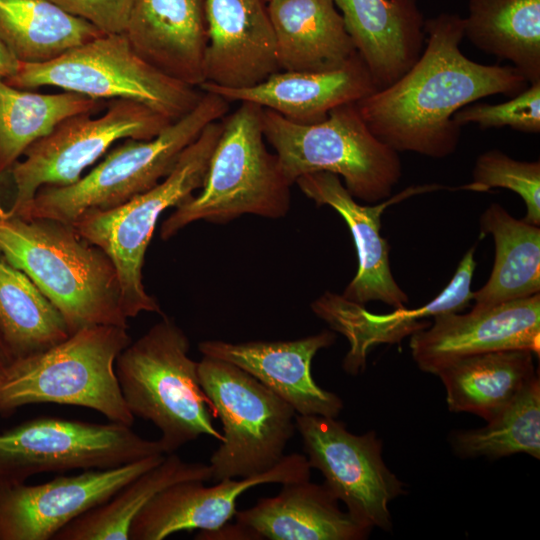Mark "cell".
Wrapping results in <instances>:
<instances>
[{
    "label": "cell",
    "instance_id": "obj_21",
    "mask_svg": "<svg viewBox=\"0 0 540 540\" xmlns=\"http://www.w3.org/2000/svg\"><path fill=\"white\" fill-rule=\"evenodd\" d=\"M124 34L160 72L196 88L205 83L204 0H134Z\"/></svg>",
    "mask_w": 540,
    "mask_h": 540
},
{
    "label": "cell",
    "instance_id": "obj_28",
    "mask_svg": "<svg viewBox=\"0 0 540 540\" xmlns=\"http://www.w3.org/2000/svg\"><path fill=\"white\" fill-rule=\"evenodd\" d=\"M211 479L209 464L187 462L175 452L165 454L158 465L138 475L106 501L68 523L53 540H129L132 521L159 492L178 482H205Z\"/></svg>",
    "mask_w": 540,
    "mask_h": 540
},
{
    "label": "cell",
    "instance_id": "obj_9",
    "mask_svg": "<svg viewBox=\"0 0 540 540\" xmlns=\"http://www.w3.org/2000/svg\"><path fill=\"white\" fill-rule=\"evenodd\" d=\"M5 81L20 89L58 87L100 101L129 99L171 121L193 110L203 95L144 61L124 33L103 34L47 62H19Z\"/></svg>",
    "mask_w": 540,
    "mask_h": 540
},
{
    "label": "cell",
    "instance_id": "obj_16",
    "mask_svg": "<svg viewBox=\"0 0 540 540\" xmlns=\"http://www.w3.org/2000/svg\"><path fill=\"white\" fill-rule=\"evenodd\" d=\"M295 184L317 206L333 208L344 219L352 235L358 268L341 295L363 306L371 301H381L394 309L405 308L409 296L392 274L390 246L380 234L381 216L393 204L444 187L437 184L410 186L375 205H362L348 192L340 177L330 172L305 174Z\"/></svg>",
    "mask_w": 540,
    "mask_h": 540
},
{
    "label": "cell",
    "instance_id": "obj_37",
    "mask_svg": "<svg viewBox=\"0 0 540 540\" xmlns=\"http://www.w3.org/2000/svg\"><path fill=\"white\" fill-rule=\"evenodd\" d=\"M18 65L19 61L0 40V79L6 80L12 77L16 73Z\"/></svg>",
    "mask_w": 540,
    "mask_h": 540
},
{
    "label": "cell",
    "instance_id": "obj_32",
    "mask_svg": "<svg viewBox=\"0 0 540 540\" xmlns=\"http://www.w3.org/2000/svg\"><path fill=\"white\" fill-rule=\"evenodd\" d=\"M69 335L57 308L0 252V337L11 359L45 350Z\"/></svg>",
    "mask_w": 540,
    "mask_h": 540
},
{
    "label": "cell",
    "instance_id": "obj_10",
    "mask_svg": "<svg viewBox=\"0 0 540 540\" xmlns=\"http://www.w3.org/2000/svg\"><path fill=\"white\" fill-rule=\"evenodd\" d=\"M198 376L223 426L209 462L211 480L260 475L275 467L296 431L295 410L229 362L203 356Z\"/></svg>",
    "mask_w": 540,
    "mask_h": 540
},
{
    "label": "cell",
    "instance_id": "obj_17",
    "mask_svg": "<svg viewBox=\"0 0 540 540\" xmlns=\"http://www.w3.org/2000/svg\"><path fill=\"white\" fill-rule=\"evenodd\" d=\"M310 470L306 456L292 453L260 475L226 478L210 487L200 480L175 483L154 496L137 514L129 529V540H162L176 532L197 529L214 532L235 516L237 499L245 491L261 484L308 480Z\"/></svg>",
    "mask_w": 540,
    "mask_h": 540
},
{
    "label": "cell",
    "instance_id": "obj_36",
    "mask_svg": "<svg viewBox=\"0 0 540 540\" xmlns=\"http://www.w3.org/2000/svg\"><path fill=\"white\" fill-rule=\"evenodd\" d=\"M104 34L124 33L134 0H51Z\"/></svg>",
    "mask_w": 540,
    "mask_h": 540
},
{
    "label": "cell",
    "instance_id": "obj_23",
    "mask_svg": "<svg viewBox=\"0 0 540 540\" xmlns=\"http://www.w3.org/2000/svg\"><path fill=\"white\" fill-rule=\"evenodd\" d=\"M228 102L248 101L270 109L298 124H315L343 104L353 103L376 90L371 74L357 53L342 68L323 72L278 71L246 88H224L203 83Z\"/></svg>",
    "mask_w": 540,
    "mask_h": 540
},
{
    "label": "cell",
    "instance_id": "obj_34",
    "mask_svg": "<svg viewBox=\"0 0 540 540\" xmlns=\"http://www.w3.org/2000/svg\"><path fill=\"white\" fill-rule=\"evenodd\" d=\"M505 188L517 193L524 201L523 220L540 225V162L519 161L498 149L488 150L476 159L472 181L460 189L486 192Z\"/></svg>",
    "mask_w": 540,
    "mask_h": 540
},
{
    "label": "cell",
    "instance_id": "obj_11",
    "mask_svg": "<svg viewBox=\"0 0 540 540\" xmlns=\"http://www.w3.org/2000/svg\"><path fill=\"white\" fill-rule=\"evenodd\" d=\"M71 116L37 140L8 171L15 186L9 216L17 215L43 187L68 186L104 156L115 142L149 140L171 121L150 107L129 99H114L105 112Z\"/></svg>",
    "mask_w": 540,
    "mask_h": 540
},
{
    "label": "cell",
    "instance_id": "obj_31",
    "mask_svg": "<svg viewBox=\"0 0 540 540\" xmlns=\"http://www.w3.org/2000/svg\"><path fill=\"white\" fill-rule=\"evenodd\" d=\"M101 104L100 100L71 91L31 92L0 79V175L62 121L77 114L94 113Z\"/></svg>",
    "mask_w": 540,
    "mask_h": 540
},
{
    "label": "cell",
    "instance_id": "obj_2",
    "mask_svg": "<svg viewBox=\"0 0 540 540\" xmlns=\"http://www.w3.org/2000/svg\"><path fill=\"white\" fill-rule=\"evenodd\" d=\"M0 252L57 308L70 334L98 325L128 327L111 260L72 224L0 218Z\"/></svg>",
    "mask_w": 540,
    "mask_h": 540
},
{
    "label": "cell",
    "instance_id": "obj_18",
    "mask_svg": "<svg viewBox=\"0 0 540 540\" xmlns=\"http://www.w3.org/2000/svg\"><path fill=\"white\" fill-rule=\"evenodd\" d=\"M475 246L462 257L450 282L431 301L415 309H394L391 313L376 314L365 306L326 291L310 307L330 329L342 334L349 343L342 367L356 376L366 367L369 351L380 344H397L407 336L430 326L436 315L460 312L472 301L471 290L476 268Z\"/></svg>",
    "mask_w": 540,
    "mask_h": 540
},
{
    "label": "cell",
    "instance_id": "obj_35",
    "mask_svg": "<svg viewBox=\"0 0 540 540\" xmlns=\"http://www.w3.org/2000/svg\"><path fill=\"white\" fill-rule=\"evenodd\" d=\"M453 121L460 127L466 124H476L481 129L507 126L537 134L540 132V81L529 84L503 103L466 105L454 114Z\"/></svg>",
    "mask_w": 540,
    "mask_h": 540
},
{
    "label": "cell",
    "instance_id": "obj_38",
    "mask_svg": "<svg viewBox=\"0 0 540 540\" xmlns=\"http://www.w3.org/2000/svg\"><path fill=\"white\" fill-rule=\"evenodd\" d=\"M10 360L11 356L0 337V371Z\"/></svg>",
    "mask_w": 540,
    "mask_h": 540
},
{
    "label": "cell",
    "instance_id": "obj_27",
    "mask_svg": "<svg viewBox=\"0 0 540 540\" xmlns=\"http://www.w3.org/2000/svg\"><path fill=\"white\" fill-rule=\"evenodd\" d=\"M480 232L490 234L495 259L489 279L473 292L472 309L526 298L540 293V228L511 216L498 203L480 216Z\"/></svg>",
    "mask_w": 540,
    "mask_h": 540
},
{
    "label": "cell",
    "instance_id": "obj_30",
    "mask_svg": "<svg viewBox=\"0 0 540 540\" xmlns=\"http://www.w3.org/2000/svg\"><path fill=\"white\" fill-rule=\"evenodd\" d=\"M103 34L51 0H0V40L19 62H47Z\"/></svg>",
    "mask_w": 540,
    "mask_h": 540
},
{
    "label": "cell",
    "instance_id": "obj_19",
    "mask_svg": "<svg viewBox=\"0 0 540 540\" xmlns=\"http://www.w3.org/2000/svg\"><path fill=\"white\" fill-rule=\"evenodd\" d=\"M336 338L334 331L323 330L290 341L206 340L198 344V349L203 356L246 371L286 401L296 414L337 418L344 407L342 399L320 387L311 373L316 353L333 345Z\"/></svg>",
    "mask_w": 540,
    "mask_h": 540
},
{
    "label": "cell",
    "instance_id": "obj_1",
    "mask_svg": "<svg viewBox=\"0 0 540 540\" xmlns=\"http://www.w3.org/2000/svg\"><path fill=\"white\" fill-rule=\"evenodd\" d=\"M425 47L393 84L356 102L372 134L396 152L435 159L452 155L461 127L454 114L482 98L513 97L529 83L512 65H485L466 57L460 44L464 19L441 13L425 20Z\"/></svg>",
    "mask_w": 540,
    "mask_h": 540
},
{
    "label": "cell",
    "instance_id": "obj_3",
    "mask_svg": "<svg viewBox=\"0 0 540 540\" xmlns=\"http://www.w3.org/2000/svg\"><path fill=\"white\" fill-rule=\"evenodd\" d=\"M131 342L127 328H82L45 350L11 359L0 371V416L38 403L95 410L110 422L132 426L115 364Z\"/></svg>",
    "mask_w": 540,
    "mask_h": 540
},
{
    "label": "cell",
    "instance_id": "obj_25",
    "mask_svg": "<svg viewBox=\"0 0 540 540\" xmlns=\"http://www.w3.org/2000/svg\"><path fill=\"white\" fill-rule=\"evenodd\" d=\"M267 9L280 71L336 70L357 54L333 0H272Z\"/></svg>",
    "mask_w": 540,
    "mask_h": 540
},
{
    "label": "cell",
    "instance_id": "obj_4",
    "mask_svg": "<svg viewBox=\"0 0 540 540\" xmlns=\"http://www.w3.org/2000/svg\"><path fill=\"white\" fill-rule=\"evenodd\" d=\"M229 108L230 102L220 95L203 91L193 110L156 137L125 139L77 182L41 188L15 216L73 224L86 212L126 203L161 182L204 128L226 116Z\"/></svg>",
    "mask_w": 540,
    "mask_h": 540
},
{
    "label": "cell",
    "instance_id": "obj_5",
    "mask_svg": "<svg viewBox=\"0 0 540 540\" xmlns=\"http://www.w3.org/2000/svg\"><path fill=\"white\" fill-rule=\"evenodd\" d=\"M262 112L261 106L243 101L222 118L204 184L164 220L162 240L199 220L224 224L245 214L271 219L287 215L291 185L276 154L267 149Z\"/></svg>",
    "mask_w": 540,
    "mask_h": 540
},
{
    "label": "cell",
    "instance_id": "obj_39",
    "mask_svg": "<svg viewBox=\"0 0 540 540\" xmlns=\"http://www.w3.org/2000/svg\"><path fill=\"white\" fill-rule=\"evenodd\" d=\"M8 216V210H5L0 203V218H7Z\"/></svg>",
    "mask_w": 540,
    "mask_h": 540
},
{
    "label": "cell",
    "instance_id": "obj_7",
    "mask_svg": "<svg viewBox=\"0 0 540 540\" xmlns=\"http://www.w3.org/2000/svg\"><path fill=\"white\" fill-rule=\"evenodd\" d=\"M265 140L276 154L287 182L314 172L341 176L355 198L379 203L392 196L402 177L399 153L377 139L356 102L332 109L315 124H298L263 108Z\"/></svg>",
    "mask_w": 540,
    "mask_h": 540
},
{
    "label": "cell",
    "instance_id": "obj_20",
    "mask_svg": "<svg viewBox=\"0 0 540 540\" xmlns=\"http://www.w3.org/2000/svg\"><path fill=\"white\" fill-rule=\"evenodd\" d=\"M265 0H204L205 82L246 88L280 71Z\"/></svg>",
    "mask_w": 540,
    "mask_h": 540
},
{
    "label": "cell",
    "instance_id": "obj_12",
    "mask_svg": "<svg viewBox=\"0 0 540 540\" xmlns=\"http://www.w3.org/2000/svg\"><path fill=\"white\" fill-rule=\"evenodd\" d=\"M165 454L159 440L132 426L39 417L0 433V484H17L48 472L109 469Z\"/></svg>",
    "mask_w": 540,
    "mask_h": 540
},
{
    "label": "cell",
    "instance_id": "obj_14",
    "mask_svg": "<svg viewBox=\"0 0 540 540\" xmlns=\"http://www.w3.org/2000/svg\"><path fill=\"white\" fill-rule=\"evenodd\" d=\"M165 454L28 485L0 484V540H53L68 523L158 465Z\"/></svg>",
    "mask_w": 540,
    "mask_h": 540
},
{
    "label": "cell",
    "instance_id": "obj_8",
    "mask_svg": "<svg viewBox=\"0 0 540 540\" xmlns=\"http://www.w3.org/2000/svg\"><path fill=\"white\" fill-rule=\"evenodd\" d=\"M222 128V119L208 124L182 152L172 171L153 188L118 207L86 212L72 224L111 260L128 319L142 312L162 314L157 300L144 288L145 253L164 211L177 207L203 186Z\"/></svg>",
    "mask_w": 540,
    "mask_h": 540
},
{
    "label": "cell",
    "instance_id": "obj_15",
    "mask_svg": "<svg viewBox=\"0 0 540 540\" xmlns=\"http://www.w3.org/2000/svg\"><path fill=\"white\" fill-rule=\"evenodd\" d=\"M414 362L434 374L466 356L510 349L540 354V293L485 309L433 317L430 326L410 338Z\"/></svg>",
    "mask_w": 540,
    "mask_h": 540
},
{
    "label": "cell",
    "instance_id": "obj_29",
    "mask_svg": "<svg viewBox=\"0 0 540 540\" xmlns=\"http://www.w3.org/2000/svg\"><path fill=\"white\" fill-rule=\"evenodd\" d=\"M464 38L540 81V0H469Z\"/></svg>",
    "mask_w": 540,
    "mask_h": 540
},
{
    "label": "cell",
    "instance_id": "obj_22",
    "mask_svg": "<svg viewBox=\"0 0 540 540\" xmlns=\"http://www.w3.org/2000/svg\"><path fill=\"white\" fill-rule=\"evenodd\" d=\"M235 517L229 531L236 539L362 540L372 530L343 512L324 484L310 479L282 484L277 495L259 499Z\"/></svg>",
    "mask_w": 540,
    "mask_h": 540
},
{
    "label": "cell",
    "instance_id": "obj_13",
    "mask_svg": "<svg viewBox=\"0 0 540 540\" xmlns=\"http://www.w3.org/2000/svg\"><path fill=\"white\" fill-rule=\"evenodd\" d=\"M307 460L324 485L342 501L360 524L392 529L391 501L405 493L403 482L382 458V440L375 431L356 435L333 417L295 416Z\"/></svg>",
    "mask_w": 540,
    "mask_h": 540
},
{
    "label": "cell",
    "instance_id": "obj_33",
    "mask_svg": "<svg viewBox=\"0 0 540 540\" xmlns=\"http://www.w3.org/2000/svg\"><path fill=\"white\" fill-rule=\"evenodd\" d=\"M461 458L499 459L517 453L540 458V378L535 376L484 427L457 430L449 437Z\"/></svg>",
    "mask_w": 540,
    "mask_h": 540
},
{
    "label": "cell",
    "instance_id": "obj_26",
    "mask_svg": "<svg viewBox=\"0 0 540 540\" xmlns=\"http://www.w3.org/2000/svg\"><path fill=\"white\" fill-rule=\"evenodd\" d=\"M535 354L527 349L486 352L453 360L435 375L446 391L451 412L489 421L538 375Z\"/></svg>",
    "mask_w": 540,
    "mask_h": 540
},
{
    "label": "cell",
    "instance_id": "obj_24",
    "mask_svg": "<svg viewBox=\"0 0 540 540\" xmlns=\"http://www.w3.org/2000/svg\"><path fill=\"white\" fill-rule=\"evenodd\" d=\"M376 90L402 77L420 57L424 17L417 0H333Z\"/></svg>",
    "mask_w": 540,
    "mask_h": 540
},
{
    "label": "cell",
    "instance_id": "obj_6",
    "mask_svg": "<svg viewBox=\"0 0 540 540\" xmlns=\"http://www.w3.org/2000/svg\"><path fill=\"white\" fill-rule=\"evenodd\" d=\"M190 342L174 320L163 317L119 354L115 364L121 394L134 417L160 431L164 453L175 452L202 435L221 440L211 403L199 381Z\"/></svg>",
    "mask_w": 540,
    "mask_h": 540
},
{
    "label": "cell",
    "instance_id": "obj_40",
    "mask_svg": "<svg viewBox=\"0 0 540 540\" xmlns=\"http://www.w3.org/2000/svg\"><path fill=\"white\" fill-rule=\"evenodd\" d=\"M265 1L268 3V2H270V1H272V0H265Z\"/></svg>",
    "mask_w": 540,
    "mask_h": 540
}]
</instances>
